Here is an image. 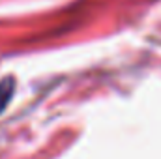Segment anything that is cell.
Instances as JSON below:
<instances>
[{
    "instance_id": "6da1fadb",
    "label": "cell",
    "mask_w": 161,
    "mask_h": 159,
    "mask_svg": "<svg viewBox=\"0 0 161 159\" xmlns=\"http://www.w3.org/2000/svg\"><path fill=\"white\" fill-rule=\"evenodd\" d=\"M13 92H15V82H13V79L0 80V112L9 105V101L13 97Z\"/></svg>"
}]
</instances>
